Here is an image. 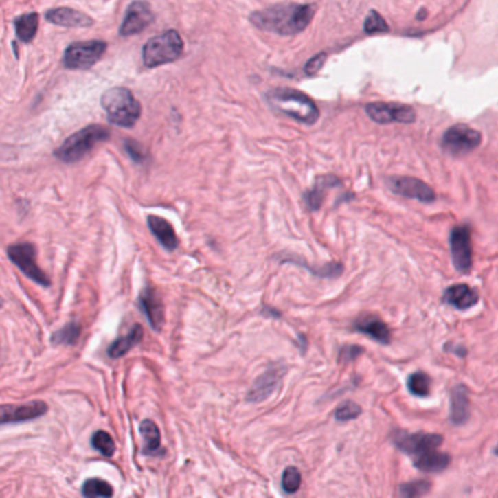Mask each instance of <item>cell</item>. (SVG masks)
<instances>
[{"label":"cell","mask_w":498,"mask_h":498,"mask_svg":"<svg viewBox=\"0 0 498 498\" xmlns=\"http://www.w3.org/2000/svg\"><path fill=\"white\" fill-rule=\"evenodd\" d=\"M315 16V6L298 3H278L256 10L250 15L251 24L278 36L291 37L303 32Z\"/></svg>","instance_id":"cell-1"},{"label":"cell","mask_w":498,"mask_h":498,"mask_svg":"<svg viewBox=\"0 0 498 498\" xmlns=\"http://www.w3.org/2000/svg\"><path fill=\"white\" fill-rule=\"evenodd\" d=\"M266 101L269 106L284 115H288L299 123L315 124L319 120L320 111L308 95L293 88H275L266 92Z\"/></svg>","instance_id":"cell-2"},{"label":"cell","mask_w":498,"mask_h":498,"mask_svg":"<svg viewBox=\"0 0 498 498\" xmlns=\"http://www.w3.org/2000/svg\"><path fill=\"white\" fill-rule=\"evenodd\" d=\"M101 106L107 113L111 124L120 127H132L142 114V107L135 98L131 89L114 87L106 91L101 97Z\"/></svg>","instance_id":"cell-3"},{"label":"cell","mask_w":498,"mask_h":498,"mask_svg":"<svg viewBox=\"0 0 498 498\" xmlns=\"http://www.w3.org/2000/svg\"><path fill=\"white\" fill-rule=\"evenodd\" d=\"M110 136L111 133L106 126H87L72 136H69L62 146L56 149L54 155L66 164H73V162L82 159L97 144L109 141Z\"/></svg>","instance_id":"cell-4"},{"label":"cell","mask_w":498,"mask_h":498,"mask_svg":"<svg viewBox=\"0 0 498 498\" xmlns=\"http://www.w3.org/2000/svg\"><path fill=\"white\" fill-rule=\"evenodd\" d=\"M184 49L183 40L176 30H168L164 34L150 38L142 50V60L146 67H158L177 60Z\"/></svg>","instance_id":"cell-5"},{"label":"cell","mask_w":498,"mask_h":498,"mask_svg":"<svg viewBox=\"0 0 498 498\" xmlns=\"http://www.w3.org/2000/svg\"><path fill=\"white\" fill-rule=\"evenodd\" d=\"M8 258L27 278L36 284L49 288L52 285L47 273L37 263V249L31 242H16L8 247Z\"/></svg>","instance_id":"cell-6"},{"label":"cell","mask_w":498,"mask_h":498,"mask_svg":"<svg viewBox=\"0 0 498 498\" xmlns=\"http://www.w3.org/2000/svg\"><path fill=\"white\" fill-rule=\"evenodd\" d=\"M106 49L107 43L101 40L72 43L65 50L63 65L72 71H87L101 59Z\"/></svg>","instance_id":"cell-7"},{"label":"cell","mask_w":498,"mask_h":498,"mask_svg":"<svg viewBox=\"0 0 498 498\" xmlns=\"http://www.w3.org/2000/svg\"><path fill=\"white\" fill-rule=\"evenodd\" d=\"M482 136L466 124L449 127L442 137V146L450 155H466L481 145Z\"/></svg>","instance_id":"cell-8"},{"label":"cell","mask_w":498,"mask_h":498,"mask_svg":"<svg viewBox=\"0 0 498 498\" xmlns=\"http://www.w3.org/2000/svg\"><path fill=\"white\" fill-rule=\"evenodd\" d=\"M392 442L400 451L411 456H420L425 451L438 449L443 443V435L431 433H408L395 430L392 433Z\"/></svg>","instance_id":"cell-9"},{"label":"cell","mask_w":498,"mask_h":498,"mask_svg":"<svg viewBox=\"0 0 498 498\" xmlns=\"http://www.w3.org/2000/svg\"><path fill=\"white\" fill-rule=\"evenodd\" d=\"M451 260L457 272L469 273L472 269V241L469 225H457L450 231Z\"/></svg>","instance_id":"cell-10"},{"label":"cell","mask_w":498,"mask_h":498,"mask_svg":"<svg viewBox=\"0 0 498 498\" xmlns=\"http://www.w3.org/2000/svg\"><path fill=\"white\" fill-rule=\"evenodd\" d=\"M370 119L380 124L414 123L416 113L412 107L396 102H370L365 106Z\"/></svg>","instance_id":"cell-11"},{"label":"cell","mask_w":498,"mask_h":498,"mask_svg":"<svg viewBox=\"0 0 498 498\" xmlns=\"http://www.w3.org/2000/svg\"><path fill=\"white\" fill-rule=\"evenodd\" d=\"M285 373H286V365L284 363L271 364L268 370L254 381L253 386L247 392L246 400L250 403H258L268 399L272 393L280 387L281 380L285 376Z\"/></svg>","instance_id":"cell-12"},{"label":"cell","mask_w":498,"mask_h":498,"mask_svg":"<svg viewBox=\"0 0 498 498\" xmlns=\"http://www.w3.org/2000/svg\"><path fill=\"white\" fill-rule=\"evenodd\" d=\"M389 189L403 198L416 199L422 203H431L435 201L434 190L420 179L393 176L386 180Z\"/></svg>","instance_id":"cell-13"},{"label":"cell","mask_w":498,"mask_h":498,"mask_svg":"<svg viewBox=\"0 0 498 498\" xmlns=\"http://www.w3.org/2000/svg\"><path fill=\"white\" fill-rule=\"evenodd\" d=\"M154 21L152 9L145 0H135L126 10V16L120 27L122 37H131L144 31Z\"/></svg>","instance_id":"cell-14"},{"label":"cell","mask_w":498,"mask_h":498,"mask_svg":"<svg viewBox=\"0 0 498 498\" xmlns=\"http://www.w3.org/2000/svg\"><path fill=\"white\" fill-rule=\"evenodd\" d=\"M47 411V403L43 400H32L24 405H2L0 415H2V425H6L37 420Z\"/></svg>","instance_id":"cell-15"},{"label":"cell","mask_w":498,"mask_h":498,"mask_svg":"<svg viewBox=\"0 0 498 498\" xmlns=\"http://www.w3.org/2000/svg\"><path fill=\"white\" fill-rule=\"evenodd\" d=\"M139 308L142 310L145 317L148 319L149 326L155 332H159L162 324L166 321L164 315V304L154 288H145L144 291L137 297Z\"/></svg>","instance_id":"cell-16"},{"label":"cell","mask_w":498,"mask_h":498,"mask_svg":"<svg viewBox=\"0 0 498 498\" xmlns=\"http://www.w3.org/2000/svg\"><path fill=\"white\" fill-rule=\"evenodd\" d=\"M352 329L365 335L368 338L374 339L381 345H389L392 341V332L389 326L383 320L374 315L360 316L354 321Z\"/></svg>","instance_id":"cell-17"},{"label":"cell","mask_w":498,"mask_h":498,"mask_svg":"<svg viewBox=\"0 0 498 498\" xmlns=\"http://www.w3.org/2000/svg\"><path fill=\"white\" fill-rule=\"evenodd\" d=\"M45 19L54 25H60L66 28H88L94 24V19L91 16L71 8L50 9L47 10V14H45Z\"/></svg>","instance_id":"cell-18"},{"label":"cell","mask_w":498,"mask_h":498,"mask_svg":"<svg viewBox=\"0 0 498 498\" xmlns=\"http://www.w3.org/2000/svg\"><path fill=\"white\" fill-rule=\"evenodd\" d=\"M443 299L446 304L451 306L453 308L465 311V310L472 308L473 306H477L478 299H479V294L477 289L466 284H456V285H451V286L446 288V291L443 294Z\"/></svg>","instance_id":"cell-19"},{"label":"cell","mask_w":498,"mask_h":498,"mask_svg":"<svg viewBox=\"0 0 498 498\" xmlns=\"http://www.w3.org/2000/svg\"><path fill=\"white\" fill-rule=\"evenodd\" d=\"M471 416L469 390L466 386L457 385L450 393V421L455 425H463Z\"/></svg>","instance_id":"cell-20"},{"label":"cell","mask_w":498,"mask_h":498,"mask_svg":"<svg viewBox=\"0 0 498 498\" xmlns=\"http://www.w3.org/2000/svg\"><path fill=\"white\" fill-rule=\"evenodd\" d=\"M146 223L150 233L158 238L161 246L167 251H172L179 247V238L174 233V228H172V225L167 221V219L157 215H149Z\"/></svg>","instance_id":"cell-21"},{"label":"cell","mask_w":498,"mask_h":498,"mask_svg":"<svg viewBox=\"0 0 498 498\" xmlns=\"http://www.w3.org/2000/svg\"><path fill=\"white\" fill-rule=\"evenodd\" d=\"M450 465V456L437 449L425 451V453L414 459V466L424 473L443 472Z\"/></svg>","instance_id":"cell-22"},{"label":"cell","mask_w":498,"mask_h":498,"mask_svg":"<svg viewBox=\"0 0 498 498\" xmlns=\"http://www.w3.org/2000/svg\"><path fill=\"white\" fill-rule=\"evenodd\" d=\"M341 181L335 177V176H321L316 180L315 186L313 189L307 190L303 196V199L307 205V207L310 211H317L320 210V206L323 203L324 199V192L328 189H332L335 186H339Z\"/></svg>","instance_id":"cell-23"},{"label":"cell","mask_w":498,"mask_h":498,"mask_svg":"<svg viewBox=\"0 0 498 498\" xmlns=\"http://www.w3.org/2000/svg\"><path fill=\"white\" fill-rule=\"evenodd\" d=\"M142 338H144L142 326L141 324H135L129 333L124 335V337H122V338H117L109 346L107 355L110 358H113V360H117V358L123 356L131 350H133L135 346L142 341Z\"/></svg>","instance_id":"cell-24"},{"label":"cell","mask_w":498,"mask_h":498,"mask_svg":"<svg viewBox=\"0 0 498 498\" xmlns=\"http://www.w3.org/2000/svg\"><path fill=\"white\" fill-rule=\"evenodd\" d=\"M139 433H141V435L144 438V449H142L144 455H148V456L162 455L161 434L154 421L144 420L141 422V425H139Z\"/></svg>","instance_id":"cell-25"},{"label":"cell","mask_w":498,"mask_h":498,"mask_svg":"<svg viewBox=\"0 0 498 498\" xmlns=\"http://www.w3.org/2000/svg\"><path fill=\"white\" fill-rule=\"evenodd\" d=\"M281 262L282 263H293V264H297V266H303V268L308 269L313 275H316L319 278H338L343 272V266L341 263H326L323 266H319V268H315V266H310L304 259L297 258V256L282 258Z\"/></svg>","instance_id":"cell-26"},{"label":"cell","mask_w":498,"mask_h":498,"mask_svg":"<svg viewBox=\"0 0 498 498\" xmlns=\"http://www.w3.org/2000/svg\"><path fill=\"white\" fill-rule=\"evenodd\" d=\"M38 19H40L38 14H36V12H31V14L16 18L15 19L16 37L24 43L32 41V38L36 37L37 30H38Z\"/></svg>","instance_id":"cell-27"},{"label":"cell","mask_w":498,"mask_h":498,"mask_svg":"<svg viewBox=\"0 0 498 498\" xmlns=\"http://www.w3.org/2000/svg\"><path fill=\"white\" fill-rule=\"evenodd\" d=\"M79 337H80V324L76 321H69L66 326L53 333L52 343L73 346L78 342Z\"/></svg>","instance_id":"cell-28"},{"label":"cell","mask_w":498,"mask_h":498,"mask_svg":"<svg viewBox=\"0 0 498 498\" xmlns=\"http://www.w3.org/2000/svg\"><path fill=\"white\" fill-rule=\"evenodd\" d=\"M407 386L414 396L427 398L431 392V378L422 372H416L408 377Z\"/></svg>","instance_id":"cell-29"},{"label":"cell","mask_w":498,"mask_h":498,"mask_svg":"<svg viewBox=\"0 0 498 498\" xmlns=\"http://www.w3.org/2000/svg\"><path fill=\"white\" fill-rule=\"evenodd\" d=\"M80 493H82L84 497H88V498H92V497L109 498L114 494L113 486L107 481H102L100 478L87 479L82 485V490H80Z\"/></svg>","instance_id":"cell-30"},{"label":"cell","mask_w":498,"mask_h":498,"mask_svg":"<svg viewBox=\"0 0 498 498\" xmlns=\"http://www.w3.org/2000/svg\"><path fill=\"white\" fill-rule=\"evenodd\" d=\"M431 491V482L427 479H415L411 482H405L399 486V495L405 498L422 497Z\"/></svg>","instance_id":"cell-31"},{"label":"cell","mask_w":498,"mask_h":498,"mask_svg":"<svg viewBox=\"0 0 498 498\" xmlns=\"http://www.w3.org/2000/svg\"><path fill=\"white\" fill-rule=\"evenodd\" d=\"M91 446L94 447L95 450H98L101 455L104 456H113L114 451H115V444H114V440L113 437L106 433V431H95L94 435H92L91 438Z\"/></svg>","instance_id":"cell-32"},{"label":"cell","mask_w":498,"mask_h":498,"mask_svg":"<svg viewBox=\"0 0 498 498\" xmlns=\"http://www.w3.org/2000/svg\"><path fill=\"white\" fill-rule=\"evenodd\" d=\"M361 412H363V409H361L360 405L352 402V400H346L342 405H339L337 409H335L333 416H335V420H337V421L343 422V421L356 420L358 416L361 415Z\"/></svg>","instance_id":"cell-33"},{"label":"cell","mask_w":498,"mask_h":498,"mask_svg":"<svg viewBox=\"0 0 498 498\" xmlns=\"http://www.w3.org/2000/svg\"><path fill=\"white\" fill-rule=\"evenodd\" d=\"M301 473L295 466H288L282 473V490L286 494H294L299 490Z\"/></svg>","instance_id":"cell-34"},{"label":"cell","mask_w":498,"mask_h":498,"mask_svg":"<svg viewBox=\"0 0 498 498\" xmlns=\"http://www.w3.org/2000/svg\"><path fill=\"white\" fill-rule=\"evenodd\" d=\"M364 31L367 34H377V32H387L389 31V27L386 24V21L381 18L377 12H373L370 14L367 18H365V22H364Z\"/></svg>","instance_id":"cell-35"},{"label":"cell","mask_w":498,"mask_h":498,"mask_svg":"<svg viewBox=\"0 0 498 498\" xmlns=\"http://www.w3.org/2000/svg\"><path fill=\"white\" fill-rule=\"evenodd\" d=\"M124 149L127 155H129L135 162H137V164H142V162L146 161L148 155L145 152L144 146L133 141V139H127V141H124Z\"/></svg>","instance_id":"cell-36"},{"label":"cell","mask_w":498,"mask_h":498,"mask_svg":"<svg viewBox=\"0 0 498 498\" xmlns=\"http://www.w3.org/2000/svg\"><path fill=\"white\" fill-rule=\"evenodd\" d=\"M364 354V348L360 345H345L339 350V363L348 364L351 361H355L358 356Z\"/></svg>","instance_id":"cell-37"},{"label":"cell","mask_w":498,"mask_h":498,"mask_svg":"<svg viewBox=\"0 0 498 498\" xmlns=\"http://www.w3.org/2000/svg\"><path fill=\"white\" fill-rule=\"evenodd\" d=\"M324 60H326V53H319L315 57H311V59L304 66L306 75H308V76L316 75L321 69V66L324 65Z\"/></svg>","instance_id":"cell-38"},{"label":"cell","mask_w":498,"mask_h":498,"mask_svg":"<svg viewBox=\"0 0 498 498\" xmlns=\"http://www.w3.org/2000/svg\"><path fill=\"white\" fill-rule=\"evenodd\" d=\"M444 351L446 352H450V354H455L459 358L466 356V354H468L465 346H463V345H456V343H446L444 345Z\"/></svg>","instance_id":"cell-39"},{"label":"cell","mask_w":498,"mask_h":498,"mask_svg":"<svg viewBox=\"0 0 498 498\" xmlns=\"http://www.w3.org/2000/svg\"><path fill=\"white\" fill-rule=\"evenodd\" d=\"M494 453H495V455H498V446L495 447V450H494Z\"/></svg>","instance_id":"cell-40"}]
</instances>
